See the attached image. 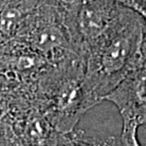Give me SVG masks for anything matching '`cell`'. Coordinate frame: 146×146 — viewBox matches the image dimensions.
<instances>
[{
    "mask_svg": "<svg viewBox=\"0 0 146 146\" xmlns=\"http://www.w3.org/2000/svg\"><path fill=\"white\" fill-rule=\"evenodd\" d=\"M143 17L122 6L84 57V84L92 106L116 88L139 62L145 42Z\"/></svg>",
    "mask_w": 146,
    "mask_h": 146,
    "instance_id": "cell-1",
    "label": "cell"
},
{
    "mask_svg": "<svg viewBox=\"0 0 146 146\" xmlns=\"http://www.w3.org/2000/svg\"><path fill=\"white\" fill-rule=\"evenodd\" d=\"M84 80V59L74 55L53 65L38 81L36 106L60 134L74 130L84 114L93 107Z\"/></svg>",
    "mask_w": 146,
    "mask_h": 146,
    "instance_id": "cell-2",
    "label": "cell"
},
{
    "mask_svg": "<svg viewBox=\"0 0 146 146\" xmlns=\"http://www.w3.org/2000/svg\"><path fill=\"white\" fill-rule=\"evenodd\" d=\"M16 39L26 43L52 65L78 55L71 46L60 4L53 0H43L26 19Z\"/></svg>",
    "mask_w": 146,
    "mask_h": 146,
    "instance_id": "cell-3",
    "label": "cell"
},
{
    "mask_svg": "<svg viewBox=\"0 0 146 146\" xmlns=\"http://www.w3.org/2000/svg\"><path fill=\"white\" fill-rule=\"evenodd\" d=\"M59 4L72 48L83 59L124 6L119 0H71Z\"/></svg>",
    "mask_w": 146,
    "mask_h": 146,
    "instance_id": "cell-4",
    "label": "cell"
},
{
    "mask_svg": "<svg viewBox=\"0 0 146 146\" xmlns=\"http://www.w3.org/2000/svg\"><path fill=\"white\" fill-rule=\"evenodd\" d=\"M104 101L112 103L122 121H134L146 126V41L137 65Z\"/></svg>",
    "mask_w": 146,
    "mask_h": 146,
    "instance_id": "cell-5",
    "label": "cell"
},
{
    "mask_svg": "<svg viewBox=\"0 0 146 146\" xmlns=\"http://www.w3.org/2000/svg\"><path fill=\"white\" fill-rule=\"evenodd\" d=\"M53 66L30 46L13 39L0 46V74L36 89L37 83Z\"/></svg>",
    "mask_w": 146,
    "mask_h": 146,
    "instance_id": "cell-6",
    "label": "cell"
},
{
    "mask_svg": "<svg viewBox=\"0 0 146 146\" xmlns=\"http://www.w3.org/2000/svg\"><path fill=\"white\" fill-rule=\"evenodd\" d=\"M2 142L14 146H57L60 133L34 104L0 126Z\"/></svg>",
    "mask_w": 146,
    "mask_h": 146,
    "instance_id": "cell-7",
    "label": "cell"
},
{
    "mask_svg": "<svg viewBox=\"0 0 146 146\" xmlns=\"http://www.w3.org/2000/svg\"><path fill=\"white\" fill-rule=\"evenodd\" d=\"M35 92L36 89L0 74V126L36 104Z\"/></svg>",
    "mask_w": 146,
    "mask_h": 146,
    "instance_id": "cell-8",
    "label": "cell"
},
{
    "mask_svg": "<svg viewBox=\"0 0 146 146\" xmlns=\"http://www.w3.org/2000/svg\"><path fill=\"white\" fill-rule=\"evenodd\" d=\"M43 0H0V46L15 39L29 15Z\"/></svg>",
    "mask_w": 146,
    "mask_h": 146,
    "instance_id": "cell-9",
    "label": "cell"
},
{
    "mask_svg": "<svg viewBox=\"0 0 146 146\" xmlns=\"http://www.w3.org/2000/svg\"><path fill=\"white\" fill-rule=\"evenodd\" d=\"M57 146H119L115 137L89 136L83 130L74 129L66 134H60Z\"/></svg>",
    "mask_w": 146,
    "mask_h": 146,
    "instance_id": "cell-10",
    "label": "cell"
},
{
    "mask_svg": "<svg viewBox=\"0 0 146 146\" xmlns=\"http://www.w3.org/2000/svg\"><path fill=\"white\" fill-rule=\"evenodd\" d=\"M122 132L121 142L122 146H141L138 139V128L139 125L134 121H122Z\"/></svg>",
    "mask_w": 146,
    "mask_h": 146,
    "instance_id": "cell-11",
    "label": "cell"
},
{
    "mask_svg": "<svg viewBox=\"0 0 146 146\" xmlns=\"http://www.w3.org/2000/svg\"><path fill=\"white\" fill-rule=\"evenodd\" d=\"M119 2L139 13H146V0H119Z\"/></svg>",
    "mask_w": 146,
    "mask_h": 146,
    "instance_id": "cell-12",
    "label": "cell"
},
{
    "mask_svg": "<svg viewBox=\"0 0 146 146\" xmlns=\"http://www.w3.org/2000/svg\"><path fill=\"white\" fill-rule=\"evenodd\" d=\"M142 17H143V19H144V21H145V25H146V13H141ZM144 40L146 41V33H145V37H144Z\"/></svg>",
    "mask_w": 146,
    "mask_h": 146,
    "instance_id": "cell-13",
    "label": "cell"
},
{
    "mask_svg": "<svg viewBox=\"0 0 146 146\" xmlns=\"http://www.w3.org/2000/svg\"><path fill=\"white\" fill-rule=\"evenodd\" d=\"M0 146H14V145H11V144H9V143H5V142H1V145Z\"/></svg>",
    "mask_w": 146,
    "mask_h": 146,
    "instance_id": "cell-14",
    "label": "cell"
},
{
    "mask_svg": "<svg viewBox=\"0 0 146 146\" xmlns=\"http://www.w3.org/2000/svg\"><path fill=\"white\" fill-rule=\"evenodd\" d=\"M1 142H2V138H1V133H0V145H1Z\"/></svg>",
    "mask_w": 146,
    "mask_h": 146,
    "instance_id": "cell-15",
    "label": "cell"
}]
</instances>
